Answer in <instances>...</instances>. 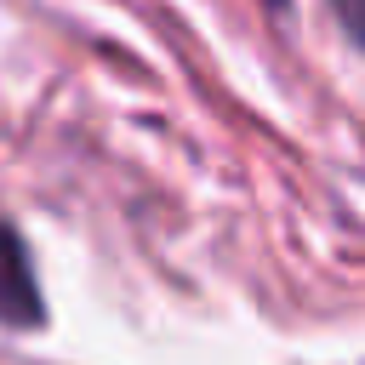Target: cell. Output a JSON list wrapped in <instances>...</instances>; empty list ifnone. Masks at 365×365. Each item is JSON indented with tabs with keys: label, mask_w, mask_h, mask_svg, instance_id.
<instances>
[{
	"label": "cell",
	"mask_w": 365,
	"mask_h": 365,
	"mask_svg": "<svg viewBox=\"0 0 365 365\" xmlns=\"http://www.w3.org/2000/svg\"><path fill=\"white\" fill-rule=\"evenodd\" d=\"M34 319H40L34 268H29V251L11 234V222L0 217V325H34Z\"/></svg>",
	"instance_id": "1"
},
{
	"label": "cell",
	"mask_w": 365,
	"mask_h": 365,
	"mask_svg": "<svg viewBox=\"0 0 365 365\" xmlns=\"http://www.w3.org/2000/svg\"><path fill=\"white\" fill-rule=\"evenodd\" d=\"M331 11H336V23L348 29V40L365 51V0H331Z\"/></svg>",
	"instance_id": "2"
}]
</instances>
